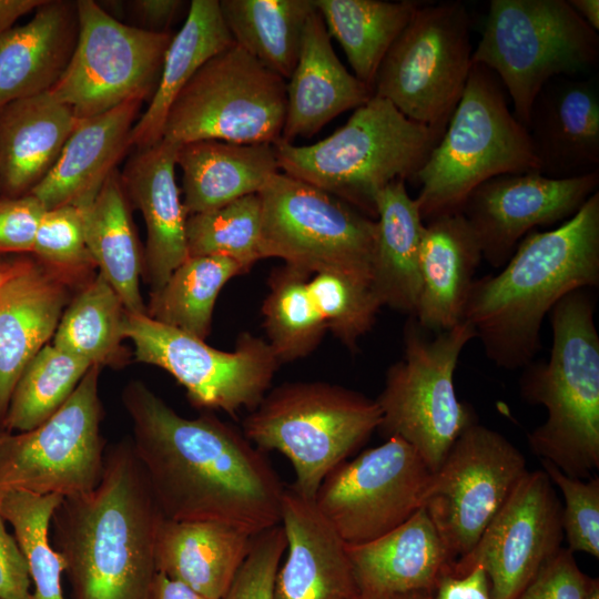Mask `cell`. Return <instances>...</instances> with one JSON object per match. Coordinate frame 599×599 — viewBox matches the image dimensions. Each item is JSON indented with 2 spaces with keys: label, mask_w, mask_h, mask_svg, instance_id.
<instances>
[{
  "label": "cell",
  "mask_w": 599,
  "mask_h": 599,
  "mask_svg": "<svg viewBox=\"0 0 599 599\" xmlns=\"http://www.w3.org/2000/svg\"><path fill=\"white\" fill-rule=\"evenodd\" d=\"M122 402L164 518L222 522L252 536L280 525L285 486L243 433L213 415L185 418L141 382L125 386Z\"/></svg>",
  "instance_id": "cell-1"
},
{
  "label": "cell",
  "mask_w": 599,
  "mask_h": 599,
  "mask_svg": "<svg viewBox=\"0 0 599 599\" xmlns=\"http://www.w3.org/2000/svg\"><path fill=\"white\" fill-rule=\"evenodd\" d=\"M163 515L131 440L105 449L98 487L63 498L52 517L72 599H154Z\"/></svg>",
  "instance_id": "cell-2"
},
{
  "label": "cell",
  "mask_w": 599,
  "mask_h": 599,
  "mask_svg": "<svg viewBox=\"0 0 599 599\" xmlns=\"http://www.w3.org/2000/svg\"><path fill=\"white\" fill-rule=\"evenodd\" d=\"M599 284V192L549 231H532L496 275L475 278L464 321L475 329L486 356L517 369L540 349L542 322L578 288Z\"/></svg>",
  "instance_id": "cell-3"
},
{
  "label": "cell",
  "mask_w": 599,
  "mask_h": 599,
  "mask_svg": "<svg viewBox=\"0 0 599 599\" xmlns=\"http://www.w3.org/2000/svg\"><path fill=\"white\" fill-rule=\"evenodd\" d=\"M590 290H575L552 307L549 358L529 363L520 379L522 398L547 410L528 435L530 449L579 479L599 468V335Z\"/></svg>",
  "instance_id": "cell-4"
},
{
  "label": "cell",
  "mask_w": 599,
  "mask_h": 599,
  "mask_svg": "<svg viewBox=\"0 0 599 599\" xmlns=\"http://www.w3.org/2000/svg\"><path fill=\"white\" fill-rule=\"evenodd\" d=\"M374 95L347 122L311 145L278 141L280 170L376 217L378 192L396 180H413L441 138Z\"/></svg>",
  "instance_id": "cell-5"
},
{
  "label": "cell",
  "mask_w": 599,
  "mask_h": 599,
  "mask_svg": "<svg viewBox=\"0 0 599 599\" xmlns=\"http://www.w3.org/2000/svg\"><path fill=\"white\" fill-rule=\"evenodd\" d=\"M528 171H538V161L526 126L496 74L473 64L441 138L413 177L420 185L415 200L423 221L460 212L489 179Z\"/></svg>",
  "instance_id": "cell-6"
},
{
  "label": "cell",
  "mask_w": 599,
  "mask_h": 599,
  "mask_svg": "<svg viewBox=\"0 0 599 599\" xmlns=\"http://www.w3.org/2000/svg\"><path fill=\"white\" fill-rule=\"evenodd\" d=\"M375 399L323 382L283 384L265 394L243 420L258 449L276 450L292 464V487L314 499L324 478L377 430Z\"/></svg>",
  "instance_id": "cell-7"
},
{
  "label": "cell",
  "mask_w": 599,
  "mask_h": 599,
  "mask_svg": "<svg viewBox=\"0 0 599 599\" xmlns=\"http://www.w3.org/2000/svg\"><path fill=\"white\" fill-rule=\"evenodd\" d=\"M598 60V32L568 0H491L471 57L496 74L525 126L547 82L589 73Z\"/></svg>",
  "instance_id": "cell-8"
},
{
  "label": "cell",
  "mask_w": 599,
  "mask_h": 599,
  "mask_svg": "<svg viewBox=\"0 0 599 599\" xmlns=\"http://www.w3.org/2000/svg\"><path fill=\"white\" fill-rule=\"evenodd\" d=\"M475 338L474 327L463 321L437 332L423 328L410 316L404 331V355L386 373L375 399L382 413L377 430L386 439L397 436L409 444L432 473L471 424L469 405L455 392L454 374L464 347Z\"/></svg>",
  "instance_id": "cell-9"
},
{
  "label": "cell",
  "mask_w": 599,
  "mask_h": 599,
  "mask_svg": "<svg viewBox=\"0 0 599 599\" xmlns=\"http://www.w3.org/2000/svg\"><path fill=\"white\" fill-rule=\"evenodd\" d=\"M285 116V79L234 42L206 61L177 94L162 139L275 144Z\"/></svg>",
  "instance_id": "cell-10"
},
{
  "label": "cell",
  "mask_w": 599,
  "mask_h": 599,
  "mask_svg": "<svg viewBox=\"0 0 599 599\" xmlns=\"http://www.w3.org/2000/svg\"><path fill=\"white\" fill-rule=\"evenodd\" d=\"M470 27L460 1L420 3L384 57L373 94L413 121L445 130L473 67Z\"/></svg>",
  "instance_id": "cell-11"
},
{
  "label": "cell",
  "mask_w": 599,
  "mask_h": 599,
  "mask_svg": "<svg viewBox=\"0 0 599 599\" xmlns=\"http://www.w3.org/2000/svg\"><path fill=\"white\" fill-rule=\"evenodd\" d=\"M264 258L309 275L343 272L372 282L376 221L349 203L283 172L257 193Z\"/></svg>",
  "instance_id": "cell-12"
},
{
  "label": "cell",
  "mask_w": 599,
  "mask_h": 599,
  "mask_svg": "<svg viewBox=\"0 0 599 599\" xmlns=\"http://www.w3.org/2000/svg\"><path fill=\"white\" fill-rule=\"evenodd\" d=\"M100 368L91 366L65 403L41 425L0 433V493L69 498L98 487L106 449L100 434Z\"/></svg>",
  "instance_id": "cell-13"
},
{
  "label": "cell",
  "mask_w": 599,
  "mask_h": 599,
  "mask_svg": "<svg viewBox=\"0 0 599 599\" xmlns=\"http://www.w3.org/2000/svg\"><path fill=\"white\" fill-rule=\"evenodd\" d=\"M79 34L63 74L49 91L77 119L152 98L172 33L125 24L93 0H77Z\"/></svg>",
  "instance_id": "cell-14"
},
{
  "label": "cell",
  "mask_w": 599,
  "mask_h": 599,
  "mask_svg": "<svg viewBox=\"0 0 599 599\" xmlns=\"http://www.w3.org/2000/svg\"><path fill=\"white\" fill-rule=\"evenodd\" d=\"M123 336L131 339L138 362L170 373L195 407L232 416L261 403L280 365L268 343L250 333L225 352L146 314L126 312Z\"/></svg>",
  "instance_id": "cell-15"
},
{
  "label": "cell",
  "mask_w": 599,
  "mask_h": 599,
  "mask_svg": "<svg viewBox=\"0 0 599 599\" xmlns=\"http://www.w3.org/2000/svg\"><path fill=\"white\" fill-rule=\"evenodd\" d=\"M526 473L525 456L496 430L474 423L456 439L422 505L453 562L473 550Z\"/></svg>",
  "instance_id": "cell-16"
},
{
  "label": "cell",
  "mask_w": 599,
  "mask_h": 599,
  "mask_svg": "<svg viewBox=\"0 0 599 599\" xmlns=\"http://www.w3.org/2000/svg\"><path fill=\"white\" fill-rule=\"evenodd\" d=\"M432 474L409 444L393 436L334 468L314 502L346 546L363 545L422 508Z\"/></svg>",
  "instance_id": "cell-17"
},
{
  "label": "cell",
  "mask_w": 599,
  "mask_h": 599,
  "mask_svg": "<svg viewBox=\"0 0 599 599\" xmlns=\"http://www.w3.org/2000/svg\"><path fill=\"white\" fill-rule=\"evenodd\" d=\"M562 506L542 470L528 471L486 527L473 550L450 565L464 573L480 565L493 599H514L561 548Z\"/></svg>",
  "instance_id": "cell-18"
},
{
  "label": "cell",
  "mask_w": 599,
  "mask_h": 599,
  "mask_svg": "<svg viewBox=\"0 0 599 599\" xmlns=\"http://www.w3.org/2000/svg\"><path fill=\"white\" fill-rule=\"evenodd\" d=\"M598 185L599 171L571 179H551L538 171L508 173L474 189L460 212L478 240L483 260L500 268L527 234L573 216Z\"/></svg>",
  "instance_id": "cell-19"
},
{
  "label": "cell",
  "mask_w": 599,
  "mask_h": 599,
  "mask_svg": "<svg viewBox=\"0 0 599 599\" xmlns=\"http://www.w3.org/2000/svg\"><path fill=\"white\" fill-rule=\"evenodd\" d=\"M526 129L540 174L571 179L598 172L599 91L595 79H551L536 97Z\"/></svg>",
  "instance_id": "cell-20"
},
{
  "label": "cell",
  "mask_w": 599,
  "mask_h": 599,
  "mask_svg": "<svg viewBox=\"0 0 599 599\" xmlns=\"http://www.w3.org/2000/svg\"><path fill=\"white\" fill-rule=\"evenodd\" d=\"M280 524L286 557L275 576L273 599H358L347 546L314 499L285 486Z\"/></svg>",
  "instance_id": "cell-21"
},
{
  "label": "cell",
  "mask_w": 599,
  "mask_h": 599,
  "mask_svg": "<svg viewBox=\"0 0 599 599\" xmlns=\"http://www.w3.org/2000/svg\"><path fill=\"white\" fill-rule=\"evenodd\" d=\"M69 298L67 278L33 262L10 266L0 286V425L29 362L54 335Z\"/></svg>",
  "instance_id": "cell-22"
},
{
  "label": "cell",
  "mask_w": 599,
  "mask_h": 599,
  "mask_svg": "<svg viewBox=\"0 0 599 599\" xmlns=\"http://www.w3.org/2000/svg\"><path fill=\"white\" fill-rule=\"evenodd\" d=\"M181 144L160 140L136 149L120 172L125 194L146 227L144 271L152 292L160 290L187 257L186 211L175 180Z\"/></svg>",
  "instance_id": "cell-23"
},
{
  "label": "cell",
  "mask_w": 599,
  "mask_h": 599,
  "mask_svg": "<svg viewBox=\"0 0 599 599\" xmlns=\"http://www.w3.org/2000/svg\"><path fill=\"white\" fill-rule=\"evenodd\" d=\"M347 555L358 599L432 592L453 564L424 508L375 540L347 546Z\"/></svg>",
  "instance_id": "cell-24"
},
{
  "label": "cell",
  "mask_w": 599,
  "mask_h": 599,
  "mask_svg": "<svg viewBox=\"0 0 599 599\" xmlns=\"http://www.w3.org/2000/svg\"><path fill=\"white\" fill-rule=\"evenodd\" d=\"M373 90L339 61L321 13L315 10L303 30L296 65L286 84V116L281 141L311 138L341 113L356 109Z\"/></svg>",
  "instance_id": "cell-25"
},
{
  "label": "cell",
  "mask_w": 599,
  "mask_h": 599,
  "mask_svg": "<svg viewBox=\"0 0 599 599\" xmlns=\"http://www.w3.org/2000/svg\"><path fill=\"white\" fill-rule=\"evenodd\" d=\"M142 101H128L102 114L78 119L61 154L30 192L45 210L90 203L131 144Z\"/></svg>",
  "instance_id": "cell-26"
},
{
  "label": "cell",
  "mask_w": 599,
  "mask_h": 599,
  "mask_svg": "<svg viewBox=\"0 0 599 599\" xmlns=\"http://www.w3.org/2000/svg\"><path fill=\"white\" fill-rule=\"evenodd\" d=\"M481 260L478 240L461 212L425 222L419 250L420 292L413 315L423 328L437 333L464 321Z\"/></svg>",
  "instance_id": "cell-27"
},
{
  "label": "cell",
  "mask_w": 599,
  "mask_h": 599,
  "mask_svg": "<svg viewBox=\"0 0 599 599\" xmlns=\"http://www.w3.org/2000/svg\"><path fill=\"white\" fill-rule=\"evenodd\" d=\"M32 18L0 32V108L49 92L77 45V1L43 0Z\"/></svg>",
  "instance_id": "cell-28"
},
{
  "label": "cell",
  "mask_w": 599,
  "mask_h": 599,
  "mask_svg": "<svg viewBox=\"0 0 599 599\" xmlns=\"http://www.w3.org/2000/svg\"><path fill=\"white\" fill-rule=\"evenodd\" d=\"M78 119L51 92L0 108V190L26 195L58 161Z\"/></svg>",
  "instance_id": "cell-29"
},
{
  "label": "cell",
  "mask_w": 599,
  "mask_h": 599,
  "mask_svg": "<svg viewBox=\"0 0 599 599\" xmlns=\"http://www.w3.org/2000/svg\"><path fill=\"white\" fill-rule=\"evenodd\" d=\"M253 537L222 522L163 517L155 538L158 572L207 598L223 599L248 555Z\"/></svg>",
  "instance_id": "cell-30"
},
{
  "label": "cell",
  "mask_w": 599,
  "mask_h": 599,
  "mask_svg": "<svg viewBox=\"0 0 599 599\" xmlns=\"http://www.w3.org/2000/svg\"><path fill=\"white\" fill-rule=\"evenodd\" d=\"M183 205L187 215L224 206L257 194L280 172L271 143L197 140L180 145Z\"/></svg>",
  "instance_id": "cell-31"
},
{
  "label": "cell",
  "mask_w": 599,
  "mask_h": 599,
  "mask_svg": "<svg viewBox=\"0 0 599 599\" xmlns=\"http://www.w3.org/2000/svg\"><path fill=\"white\" fill-rule=\"evenodd\" d=\"M375 210L373 288L383 306L413 316L420 292L419 250L425 222L403 180L378 192Z\"/></svg>",
  "instance_id": "cell-32"
},
{
  "label": "cell",
  "mask_w": 599,
  "mask_h": 599,
  "mask_svg": "<svg viewBox=\"0 0 599 599\" xmlns=\"http://www.w3.org/2000/svg\"><path fill=\"white\" fill-rule=\"evenodd\" d=\"M233 43L217 0L191 1L184 23L166 50L149 106L132 129V146L143 149L162 140L169 110L177 94L206 61Z\"/></svg>",
  "instance_id": "cell-33"
},
{
  "label": "cell",
  "mask_w": 599,
  "mask_h": 599,
  "mask_svg": "<svg viewBox=\"0 0 599 599\" xmlns=\"http://www.w3.org/2000/svg\"><path fill=\"white\" fill-rule=\"evenodd\" d=\"M120 172L115 170L103 183L82 213L87 247L100 273L118 294L124 308L146 314L140 292L144 271V252L130 211Z\"/></svg>",
  "instance_id": "cell-34"
},
{
  "label": "cell",
  "mask_w": 599,
  "mask_h": 599,
  "mask_svg": "<svg viewBox=\"0 0 599 599\" xmlns=\"http://www.w3.org/2000/svg\"><path fill=\"white\" fill-rule=\"evenodd\" d=\"M325 27L343 48L354 75L373 90L387 51L422 2L313 0Z\"/></svg>",
  "instance_id": "cell-35"
},
{
  "label": "cell",
  "mask_w": 599,
  "mask_h": 599,
  "mask_svg": "<svg viewBox=\"0 0 599 599\" xmlns=\"http://www.w3.org/2000/svg\"><path fill=\"white\" fill-rule=\"evenodd\" d=\"M234 42L263 65L290 79L298 58L313 0H221Z\"/></svg>",
  "instance_id": "cell-36"
},
{
  "label": "cell",
  "mask_w": 599,
  "mask_h": 599,
  "mask_svg": "<svg viewBox=\"0 0 599 599\" xmlns=\"http://www.w3.org/2000/svg\"><path fill=\"white\" fill-rule=\"evenodd\" d=\"M247 272L222 256H189L165 284L151 292L146 315L204 339L211 329L214 305L223 286Z\"/></svg>",
  "instance_id": "cell-37"
},
{
  "label": "cell",
  "mask_w": 599,
  "mask_h": 599,
  "mask_svg": "<svg viewBox=\"0 0 599 599\" xmlns=\"http://www.w3.org/2000/svg\"><path fill=\"white\" fill-rule=\"evenodd\" d=\"M126 309L99 273L64 309L52 345L90 365L121 366Z\"/></svg>",
  "instance_id": "cell-38"
},
{
  "label": "cell",
  "mask_w": 599,
  "mask_h": 599,
  "mask_svg": "<svg viewBox=\"0 0 599 599\" xmlns=\"http://www.w3.org/2000/svg\"><path fill=\"white\" fill-rule=\"evenodd\" d=\"M311 276L286 264L270 275L262 314L266 342L280 364L311 354L327 329L308 288Z\"/></svg>",
  "instance_id": "cell-39"
},
{
  "label": "cell",
  "mask_w": 599,
  "mask_h": 599,
  "mask_svg": "<svg viewBox=\"0 0 599 599\" xmlns=\"http://www.w3.org/2000/svg\"><path fill=\"white\" fill-rule=\"evenodd\" d=\"M62 499L20 490L0 493V514L12 526L26 558L34 586L33 599H65L61 583L65 562L49 537L53 514Z\"/></svg>",
  "instance_id": "cell-40"
},
{
  "label": "cell",
  "mask_w": 599,
  "mask_h": 599,
  "mask_svg": "<svg viewBox=\"0 0 599 599\" xmlns=\"http://www.w3.org/2000/svg\"><path fill=\"white\" fill-rule=\"evenodd\" d=\"M91 366L52 344L44 345L22 372L2 427L21 433L41 425L65 403Z\"/></svg>",
  "instance_id": "cell-41"
},
{
  "label": "cell",
  "mask_w": 599,
  "mask_h": 599,
  "mask_svg": "<svg viewBox=\"0 0 599 599\" xmlns=\"http://www.w3.org/2000/svg\"><path fill=\"white\" fill-rule=\"evenodd\" d=\"M189 256H222L248 271L264 258L262 206L258 194L240 197L224 206L187 215Z\"/></svg>",
  "instance_id": "cell-42"
},
{
  "label": "cell",
  "mask_w": 599,
  "mask_h": 599,
  "mask_svg": "<svg viewBox=\"0 0 599 599\" xmlns=\"http://www.w3.org/2000/svg\"><path fill=\"white\" fill-rule=\"evenodd\" d=\"M308 288L327 329L347 348L355 351L358 341L374 326L383 306L372 282L328 271L314 274L308 280Z\"/></svg>",
  "instance_id": "cell-43"
},
{
  "label": "cell",
  "mask_w": 599,
  "mask_h": 599,
  "mask_svg": "<svg viewBox=\"0 0 599 599\" xmlns=\"http://www.w3.org/2000/svg\"><path fill=\"white\" fill-rule=\"evenodd\" d=\"M541 463L544 471L564 496L561 526L568 549L599 558V478L583 481L567 476L548 460Z\"/></svg>",
  "instance_id": "cell-44"
},
{
  "label": "cell",
  "mask_w": 599,
  "mask_h": 599,
  "mask_svg": "<svg viewBox=\"0 0 599 599\" xmlns=\"http://www.w3.org/2000/svg\"><path fill=\"white\" fill-rule=\"evenodd\" d=\"M32 252L58 271H80L94 264L84 238L81 209L67 204L45 210Z\"/></svg>",
  "instance_id": "cell-45"
},
{
  "label": "cell",
  "mask_w": 599,
  "mask_h": 599,
  "mask_svg": "<svg viewBox=\"0 0 599 599\" xmlns=\"http://www.w3.org/2000/svg\"><path fill=\"white\" fill-rule=\"evenodd\" d=\"M286 544L281 524L255 535L248 555L223 599H273L274 580Z\"/></svg>",
  "instance_id": "cell-46"
},
{
  "label": "cell",
  "mask_w": 599,
  "mask_h": 599,
  "mask_svg": "<svg viewBox=\"0 0 599 599\" xmlns=\"http://www.w3.org/2000/svg\"><path fill=\"white\" fill-rule=\"evenodd\" d=\"M595 581L580 570L573 552L560 548L514 599H587Z\"/></svg>",
  "instance_id": "cell-47"
},
{
  "label": "cell",
  "mask_w": 599,
  "mask_h": 599,
  "mask_svg": "<svg viewBox=\"0 0 599 599\" xmlns=\"http://www.w3.org/2000/svg\"><path fill=\"white\" fill-rule=\"evenodd\" d=\"M45 207L34 195L0 200V252H32Z\"/></svg>",
  "instance_id": "cell-48"
},
{
  "label": "cell",
  "mask_w": 599,
  "mask_h": 599,
  "mask_svg": "<svg viewBox=\"0 0 599 599\" xmlns=\"http://www.w3.org/2000/svg\"><path fill=\"white\" fill-rule=\"evenodd\" d=\"M0 514V599H33L26 558Z\"/></svg>",
  "instance_id": "cell-49"
},
{
  "label": "cell",
  "mask_w": 599,
  "mask_h": 599,
  "mask_svg": "<svg viewBox=\"0 0 599 599\" xmlns=\"http://www.w3.org/2000/svg\"><path fill=\"white\" fill-rule=\"evenodd\" d=\"M432 599H493L488 576L480 565L459 575L449 568L438 579Z\"/></svg>",
  "instance_id": "cell-50"
},
{
  "label": "cell",
  "mask_w": 599,
  "mask_h": 599,
  "mask_svg": "<svg viewBox=\"0 0 599 599\" xmlns=\"http://www.w3.org/2000/svg\"><path fill=\"white\" fill-rule=\"evenodd\" d=\"M124 4L131 17L140 23L139 29L166 32V28L180 12V0H133Z\"/></svg>",
  "instance_id": "cell-51"
},
{
  "label": "cell",
  "mask_w": 599,
  "mask_h": 599,
  "mask_svg": "<svg viewBox=\"0 0 599 599\" xmlns=\"http://www.w3.org/2000/svg\"><path fill=\"white\" fill-rule=\"evenodd\" d=\"M154 599H211L182 582L170 579L158 572L154 588Z\"/></svg>",
  "instance_id": "cell-52"
},
{
  "label": "cell",
  "mask_w": 599,
  "mask_h": 599,
  "mask_svg": "<svg viewBox=\"0 0 599 599\" xmlns=\"http://www.w3.org/2000/svg\"><path fill=\"white\" fill-rule=\"evenodd\" d=\"M43 0H0V32L29 12L34 11Z\"/></svg>",
  "instance_id": "cell-53"
},
{
  "label": "cell",
  "mask_w": 599,
  "mask_h": 599,
  "mask_svg": "<svg viewBox=\"0 0 599 599\" xmlns=\"http://www.w3.org/2000/svg\"><path fill=\"white\" fill-rule=\"evenodd\" d=\"M569 4L595 31L599 30V1L598 0H568Z\"/></svg>",
  "instance_id": "cell-54"
},
{
  "label": "cell",
  "mask_w": 599,
  "mask_h": 599,
  "mask_svg": "<svg viewBox=\"0 0 599 599\" xmlns=\"http://www.w3.org/2000/svg\"><path fill=\"white\" fill-rule=\"evenodd\" d=\"M392 599H432V592H426V591L409 592V593L395 596Z\"/></svg>",
  "instance_id": "cell-55"
},
{
  "label": "cell",
  "mask_w": 599,
  "mask_h": 599,
  "mask_svg": "<svg viewBox=\"0 0 599 599\" xmlns=\"http://www.w3.org/2000/svg\"><path fill=\"white\" fill-rule=\"evenodd\" d=\"M587 599H599V582L598 579H596Z\"/></svg>",
  "instance_id": "cell-56"
},
{
  "label": "cell",
  "mask_w": 599,
  "mask_h": 599,
  "mask_svg": "<svg viewBox=\"0 0 599 599\" xmlns=\"http://www.w3.org/2000/svg\"><path fill=\"white\" fill-rule=\"evenodd\" d=\"M10 274V266L0 270V286L4 283V281L8 278Z\"/></svg>",
  "instance_id": "cell-57"
}]
</instances>
